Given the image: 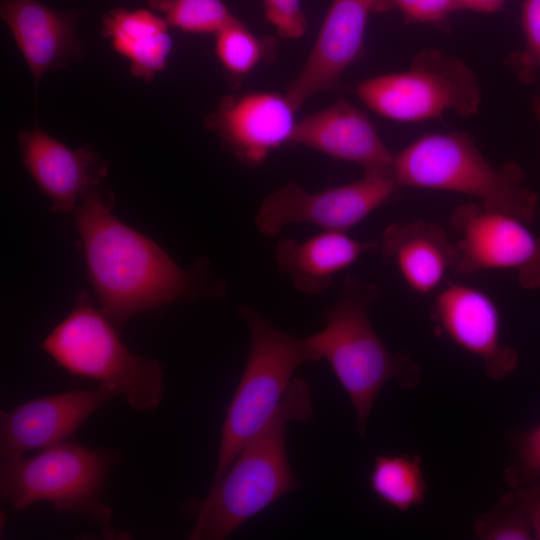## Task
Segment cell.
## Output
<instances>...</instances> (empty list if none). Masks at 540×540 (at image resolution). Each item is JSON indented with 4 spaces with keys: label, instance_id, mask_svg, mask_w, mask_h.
<instances>
[{
    "label": "cell",
    "instance_id": "obj_1",
    "mask_svg": "<svg viewBox=\"0 0 540 540\" xmlns=\"http://www.w3.org/2000/svg\"><path fill=\"white\" fill-rule=\"evenodd\" d=\"M112 206L113 196L97 186L72 214L101 311L115 327L145 311L223 294L200 269L181 268L157 243L121 222Z\"/></svg>",
    "mask_w": 540,
    "mask_h": 540
},
{
    "label": "cell",
    "instance_id": "obj_2",
    "mask_svg": "<svg viewBox=\"0 0 540 540\" xmlns=\"http://www.w3.org/2000/svg\"><path fill=\"white\" fill-rule=\"evenodd\" d=\"M313 417L306 381L293 378L270 420L252 436L200 504L190 539L223 540L300 485L287 455L290 421Z\"/></svg>",
    "mask_w": 540,
    "mask_h": 540
},
{
    "label": "cell",
    "instance_id": "obj_3",
    "mask_svg": "<svg viewBox=\"0 0 540 540\" xmlns=\"http://www.w3.org/2000/svg\"><path fill=\"white\" fill-rule=\"evenodd\" d=\"M381 295L373 283L346 277L323 313L324 328L306 337L317 359L328 361L351 400L360 435L365 434L375 400L389 380L405 389L420 382L417 364L404 351L391 352L371 323L369 308Z\"/></svg>",
    "mask_w": 540,
    "mask_h": 540
},
{
    "label": "cell",
    "instance_id": "obj_4",
    "mask_svg": "<svg viewBox=\"0 0 540 540\" xmlns=\"http://www.w3.org/2000/svg\"><path fill=\"white\" fill-rule=\"evenodd\" d=\"M393 176L400 188L415 187L473 196L489 210L530 223L538 196L526 185L521 167L509 161L497 168L462 132L427 134L395 154Z\"/></svg>",
    "mask_w": 540,
    "mask_h": 540
},
{
    "label": "cell",
    "instance_id": "obj_5",
    "mask_svg": "<svg viewBox=\"0 0 540 540\" xmlns=\"http://www.w3.org/2000/svg\"><path fill=\"white\" fill-rule=\"evenodd\" d=\"M117 459L113 451L64 441L33 457L2 460L1 501L14 510L48 502L60 514L81 515L99 524L105 538H119L111 523L112 507L102 500Z\"/></svg>",
    "mask_w": 540,
    "mask_h": 540
},
{
    "label": "cell",
    "instance_id": "obj_6",
    "mask_svg": "<svg viewBox=\"0 0 540 540\" xmlns=\"http://www.w3.org/2000/svg\"><path fill=\"white\" fill-rule=\"evenodd\" d=\"M42 348L70 374L114 388L134 410L153 411L163 399L160 363L131 352L85 293L76 297L75 307L46 336Z\"/></svg>",
    "mask_w": 540,
    "mask_h": 540
},
{
    "label": "cell",
    "instance_id": "obj_7",
    "mask_svg": "<svg viewBox=\"0 0 540 540\" xmlns=\"http://www.w3.org/2000/svg\"><path fill=\"white\" fill-rule=\"evenodd\" d=\"M237 312L248 327L250 349L227 407L211 487L220 481L244 444L270 420L295 370L304 362L318 361L306 338L282 332L246 305L238 306Z\"/></svg>",
    "mask_w": 540,
    "mask_h": 540
},
{
    "label": "cell",
    "instance_id": "obj_8",
    "mask_svg": "<svg viewBox=\"0 0 540 540\" xmlns=\"http://www.w3.org/2000/svg\"><path fill=\"white\" fill-rule=\"evenodd\" d=\"M358 98L378 115L416 122L454 112H478L481 89L473 70L461 59L436 48L420 51L408 70L368 78L355 89Z\"/></svg>",
    "mask_w": 540,
    "mask_h": 540
},
{
    "label": "cell",
    "instance_id": "obj_9",
    "mask_svg": "<svg viewBox=\"0 0 540 540\" xmlns=\"http://www.w3.org/2000/svg\"><path fill=\"white\" fill-rule=\"evenodd\" d=\"M399 188L393 175L378 173H364L356 181L318 192L289 182L265 196L255 225L267 238L297 223L347 232L388 203Z\"/></svg>",
    "mask_w": 540,
    "mask_h": 540
},
{
    "label": "cell",
    "instance_id": "obj_10",
    "mask_svg": "<svg viewBox=\"0 0 540 540\" xmlns=\"http://www.w3.org/2000/svg\"><path fill=\"white\" fill-rule=\"evenodd\" d=\"M460 239L456 276L485 270H510L521 287L540 289V237L528 222L479 203L462 204L451 216Z\"/></svg>",
    "mask_w": 540,
    "mask_h": 540
},
{
    "label": "cell",
    "instance_id": "obj_11",
    "mask_svg": "<svg viewBox=\"0 0 540 540\" xmlns=\"http://www.w3.org/2000/svg\"><path fill=\"white\" fill-rule=\"evenodd\" d=\"M297 111L285 94L256 91L223 97L204 123L241 164L254 168L291 143Z\"/></svg>",
    "mask_w": 540,
    "mask_h": 540
},
{
    "label": "cell",
    "instance_id": "obj_12",
    "mask_svg": "<svg viewBox=\"0 0 540 540\" xmlns=\"http://www.w3.org/2000/svg\"><path fill=\"white\" fill-rule=\"evenodd\" d=\"M432 317L438 331L467 353L479 358L492 380L511 376L518 352L501 338V314L486 292L450 282L435 296Z\"/></svg>",
    "mask_w": 540,
    "mask_h": 540
},
{
    "label": "cell",
    "instance_id": "obj_13",
    "mask_svg": "<svg viewBox=\"0 0 540 540\" xmlns=\"http://www.w3.org/2000/svg\"><path fill=\"white\" fill-rule=\"evenodd\" d=\"M119 397L111 386L71 390L1 411L0 456L9 460L66 441L101 406Z\"/></svg>",
    "mask_w": 540,
    "mask_h": 540
},
{
    "label": "cell",
    "instance_id": "obj_14",
    "mask_svg": "<svg viewBox=\"0 0 540 540\" xmlns=\"http://www.w3.org/2000/svg\"><path fill=\"white\" fill-rule=\"evenodd\" d=\"M379 0H333L299 74L285 95L298 110L310 97L334 89L363 51L369 15Z\"/></svg>",
    "mask_w": 540,
    "mask_h": 540
},
{
    "label": "cell",
    "instance_id": "obj_15",
    "mask_svg": "<svg viewBox=\"0 0 540 540\" xmlns=\"http://www.w3.org/2000/svg\"><path fill=\"white\" fill-rule=\"evenodd\" d=\"M18 146L25 168L56 212L72 213L108 173L107 162L93 148H71L39 125L21 131Z\"/></svg>",
    "mask_w": 540,
    "mask_h": 540
},
{
    "label": "cell",
    "instance_id": "obj_16",
    "mask_svg": "<svg viewBox=\"0 0 540 540\" xmlns=\"http://www.w3.org/2000/svg\"><path fill=\"white\" fill-rule=\"evenodd\" d=\"M291 143L358 164L364 173L393 175L395 154L369 117L343 97L297 121Z\"/></svg>",
    "mask_w": 540,
    "mask_h": 540
},
{
    "label": "cell",
    "instance_id": "obj_17",
    "mask_svg": "<svg viewBox=\"0 0 540 540\" xmlns=\"http://www.w3.org/2000/svg\"><path fill=\"white\" fill-rule=\"evenodd\" d=\"M0 17L10 30L36 87L45 73L65 68L82 56L76 11L52 8L38 0H1Z\"/></svg>",
    "mask_w": 540,
    "mask_h": 540
},
{
    "label": "cell",
    "instance_id": "obj_18",
    "mask_svg": "<svg viewBox=\"0 0 540 540\" xmlns=\"http://www.w3.org/2000/svg\"><path fill=\"white\" fill-rule=\"evenodd\" d=\"M378 248L418 295L436 290L455 270L459 251L445 230L426 220L395 222L383 231Z\"/></svg>",
    "mask_w": 540,
    "mask_h": 540
},
{
    "label": "cell",
    "instance_id": "obj_19",
    "mask_svg": "<svg viewBox=\"0 0 540 540\" xmlns=\"http://www.w3.org/2000/svg\"><path fill=\"white\" fill-rule=\"evenodd\" d=\"M376 248L378 243L355 239L347 232L323 230L302 242L280 238L274 259L298 291L315 296L324 293L337 274Z\"/></svg>",
    "mask_w": 540,
    "mask_h": 540
},
{
    "label": "cell",
    "instance_id": "obj_20",
    "mask_svg": "<svg viewBox=\"0 0 540 540\" xmlns=\"http://www.w3.org/2000/svg\"><path fill=\"white\" fill-rule=\"evenodd\" d=\"M169 24L146 9L114 8L102 18L101 35L129 61L131 74L152 81L165 69L173 47Z\"/></svg>",
    "mask_w": 540,
    "mask_h": 540
},
{
    "label": "cell",
    "instance_id": "obj_21",
    "mask_svg": "<svg viewBox=\"0 0 540 540\" xmlns=\"http://www.w3.org/2000/svg\"><path fill=\"white\" fill-rule=\"evenodd\" d=\"M418 455H377L369 484L375 496L385 505L408 511L423 503L427 484Z\"/></svg>",
    "mask_w": 540,
    "mask_h": 540
},
{
    "label": "cell",
    "instance_id": "obj_22",
    "mask_svg": "<svg viewBox=\"0 0 540 540\" xmlns=\"http://www.w3.org/2000/svg\"><path fill=\"white\" fill-rule=\"evenodd\" d=\"M170 27L192 34H217L239 21L222 0H158L148 3Z\"/></svg>",
    "mask_w": 540,
    "mask_h": 540
},
{
    "label": "cell",
    "instance_id": "obj_23",
    "mask_svg": "<svg viewBox=\"0 0 540 540\" xmlns=\"http://www.w3.org/2000/svg\"><path fill=\"white\" fill-rule=\"evenodd\" d=\"M269 44L240 20L215 34L216 56L231 79L249 75L265 58Z\"/></svg>",
    "mask_w": 540,
    "mask_h": 540
},
{
    "label": "cell",
    "instance_id": "obj_24",
    "mask_svg": "<svg viewBox=\"0 0 540 540\" xmlns=\"http://www.w3.org/2000/svg\"><path fill=\"white\" fill-rule=\"evenodd\" d=\"M474 531L477 538L483 540L535 538L514 491L502 496L491 511L480 516L474 523Z\"/></svg>",
    "mask_w": 540,
    "mask_h": 540
},
{
    "label": "cell",
    "instance_id": "obj_25",
    "mask_svg": "<svg viewBox=\"0 0 540 540\" xmlns=\"http://www.w3.org/2000/svg\"><path fill=\"white\" fill-rule=\"evenodd\" d=\"M524 47L508 59L519 78L532 83L540 75V0H524L521 8Z\"/></svg>",
    "mask_w": 540,
    "mask_h": 540
},
{
    "label": "cell",
    "instance_id": "obj_26",
    "mask_svg": "<svg viewBox=\"0 0 540 540\" xmlns=\"http://www.w3.org/2000/svg\"><path fill=\"white\" fill-rule=\"evenodd\" d=\"M515 459L504 472L507 484L521 488L540 480V422L528 431L513 434L511 438Z\"/></svg>",
    "mask_w": 540,
    "mask_h": 540
},
{
    "label": "cell",
    "instance_id": "obj_27",
    "mask_svg": "<svg viewBox=\"0 0 540 540\" xmlns=\"http://www.w3.org/2000/svg\"><path fill=\"white\" fill-rule=\"evenodd\" d=\"M266 20L282 38L299 39L307 29L301 0H262Z\"/></svg>",
    "mask_w": 540,
    "mask_h": 540
},
{
    "label": "cell",
    "instance_id": "obj_28",
    "mask_svg": "<svg viewBox=\"0 0 540 540\" xmlns=\"http://www.w3.org/2000/svg\"><path fill=\"white\" fill-rule=\"evenodd\" d=\"M397 8L407 21L439 23L459 10V0H379L377 11Z\"/></svg>",
    "mask_w": 540,
    "mask_h": 540
},
{
    "label": "cell",
    "instance_id": "obj_29",
    "mask_svg": "<svg viewBox=\"0 0 540 540\" xmlns=\"http://www.w3.org/2000/svg\"><path fill=\"white\" fill-rule=\"evenodd\" d=\"M514 492L532 527L535 539L540 540V480L514 489Z\"/></svg>",
    "mask_w": 540,
    "mask_h": 540
},
{
    "label": "cell",
    "instance_id": "obj_30",
    "mask_svg": "<svg viewBox=\"0 0 540 540\" xmlns=\"http://www.w3.org/2000/svg\"><path fill=\"white\" fill-rule=\"evenodd\" d=\"M506 0H459V10H472L482 13L500 11Z\"/></svg>",
    "mask_w": 540,
    "mask_h": 540
},
{
    "label": "cell",
    "instance_id": "obj_31",
    "mask_svg": "<svg viewBox=\"0 0 540 540\" xmlns=\"http://www.w3.org/2000/svg\"><path fill=\"white\" fill-rule=\"evenodd\" d=\"M533 111L536 119L540 122V91L533 100Z\"/></svg>",
    "mask_w": 540,
    "mask_h": 540
},
{
    "label": "cell",
    "instance_id": "obj_32",
    "mask_svg": "<svg viewBox=\"0 0 540 540\" xmlns=\"http://www.w3.org/2000/svg\"><path fill=\"white\" fill-rule=\"evenodd\" d=\"M154 1H158V0H148V3H149V2H154Z\"/></svg>",
    "mask_w": 540,
    "mask_h": 540
}]
</instances>
